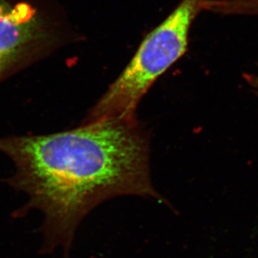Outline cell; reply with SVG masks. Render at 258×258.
Wrapping results in <instances>:
<instances>
[{"instance_id":"277c9868","label":"cell","mask_w":258,"mask_h":258,"mask_svg":"<svg viewBox=\"0 0 258 258\" xmlns=\"http://www.w3.org/2000/svg\"><path fill=\"white\" fill-rule=\"evenodd\" d=\"M207 10L228 16L258 17V0H209Z\"/></svg>"},{"instance_id":"6da1fadb","label":"cell","mask_w":258,"mask_h":258,"mask_svg":"<svg viewBox=\"0 0 258 258\" xmlns=\"http://www.w3.org/2000/svg\"><path fill=\"white\" fill-rule=\"evenodd\" d=\"M14 162L9 183L41 211L42 252L70 258L77 229L100 204L122 196L155 199L149 168V137L135 121L108 118L48 135L0 138Z\"/></svg>"},{"instance_id":"7a4b0ae2","label":"cell","mask_w":258,"mask_h":258,"mask_svg":"<svg viewBox=\"0 0 258 258\" xmlns=\"http://www.w3.org/2000/svg\"><path fill=\"white\" fill-rule=\"evenodd\" d=\"M209 0H182L139 45L134 57L83 121L108 118L135 121L139 102L154 82L188 50L194 20Z\"/></svg>"},{"instance_id":"3957f363","label":"cell","mask_w":258,"mask_h":258,"mask_svg":"<svg viewBox=\"0 0 258 258\" xmlns=\"http://www.w3.org/2000/svg\"><path fill=\"white\" fill-rule=\"evenodd\" d=\"M45 36L31 5L0 0V80L34 55Z\"/></svg>"},{"instance_id":"5b68a950","label":"cell","mask_w":258,"mask_h":258,"mask_svg":"<svg viewBox=\"0 0 258 258\" xmlns=\"http://www.w3.org/2000/svg\"><path fill=\"white\" fill-rule=\"evenodd\" d=\"M243 77L247 84L250 85V87L254 90L256 96H258V74H244Z\"/></svg>"}]
</instances>
